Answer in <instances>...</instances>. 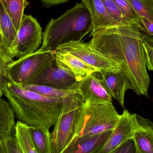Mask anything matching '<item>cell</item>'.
Listing matches in <instances>:
<instances>
[{"label":"cell","mask_w":153,"mask_h":153,"mask_svg":"<svg viewBox=\"0 0 153 153\" xmlns=\"http://www.w3.org/2000/svg\"><path fill=\"white\" fill-rule=\"evenodd\" d=\"M143 33L137 24L121 25L95 31L89 43L119 65L137 95L149 98L151 80L144 57Z\"/></svg>","instance_id":"1"},{"label":"cell","mask_w":153,"mask_h":153,"mask_svg":"<svg viewBox=\"0 0 153 153\" xmlns=\"http://www.w3.org/2000/svg\"><path fill=\"white\" fill-rule=\"evenodd\" d=\"M102 1L109 15L119 26L132 24L129 23L125 19L113 0H102Z\"/></svg>","instance_id":"26"},{"label":"cell","mask_w":153,"mask_h":153,"mask_svg":"<svg viewBox=\"0 0 153 153\" xmlns=\"http://www.w3.org/2000/svg\"><path fill=\"white\" fill-rule=\"evenodd\" d=\"M85 102L78 93L68 98L51 133L52 153H60L75 137L76 118L82 104Z\"/></svg>","instance_id":"6"},{"label":"cell","mask_w":153,"mask_h":153,"mask_svg":"<svg viewBox=\"0 0 153 153\" xmlns=\"http://www.w3.org/2000/svg\"><path fill=\"white\" fill-rule=\"evenodd\" d=\"M16 30L19 28L25 8L29 4L27 0H0Z\"/></svg>","instance_id":"20"},{"label":"cell","mask_w":153,"mask_h":153,"mask_svg":"<svg viewBox=\"0 0 153 153\" xmlns=\"http://www.w3.org/2000/svg\"><path fill=\"white\" fill-rule=\"evenodd\" d=\"M42 38V29L37 20L24 14L16 37L6 52L13 58L30 54L39 49Z\"/></svg>","instance_id":"7"},{"label":"cell","mask_w":153,"mask_h":153,"mask_svg":"<svg viewBox=\"0 0 153 153\" xmlns=\"http://www.w3.org/2000/svg\"><path fill=\"white\" fill-rule=\"evenodd\" d=\"M6 153H23L17 143L14 135H11L4 139Z\"/></svg>","instance_id":"28"},{"label":"cell","mask_w":153,"mask_h":153,"mask_svg":"<svg viewBox=\"0 0 153 153\" xmlns=\"http://www.w3.org/2000/svg\"><path fill=\"white\" fill-rule=\"evenodd\" d=\"M12 57L5 50L0 48V96H2V88L3 85L4 81L5 79L4 73L5 70L9 63L13 61Z\"/></svg>","instance_id":"27"},{"label":"cell","mask_w":153,"mask_h":153,"mask_svg":"<svg viewBox=\"0 0 153 153\" xmlns=\"http://www.w3.org/2000/svg\"><path fill=\"white\" fill-rule=\"evenodd\" d=\"M137 126L136 114H131L127 110H124L107 142L97 153H108L126 141L133 139Z\"/></svg>","instance_id":"10"},{"label":"cell","mask_w":153,"mask_h":153,"mask_svg":"<svg viewBox=\"0 0 153 153\" xmlns=\"http://www.w3.org/2000/svg\"><path fill=\"white\" fill-rule=\"evenodd\" d=\"M29 131L38 153H52L51 133L44 126H28Z\"/></svg>","instance_id":"19"},{"label":"cell","mask_w":153,"mask_h":153,"mask_svg":"<svg viewBox=\"0 0 153 153\" xmlns=\"http://www.w3.org/2000/svg\"><path fill=\"white\" fill-rule=\"evenodd\" d=\"M143 50L146 68L150 71L153 70V36L144 33L143 35Z\"/></svg>","instance_id":"25"},{"label":"cell","mask_w":153,"mask_h":153,"mask_svg":"<svg viewBox=\"0 0 153 153\" xmlns=\"http://www.w3.org/2000/svg\"><path fill=\"white\" fill-rule=\"evenodd\" d=\"M137 128L133 140L136 153H153V123L136 114Z\"/></svg>","instance_id":"15"},{"label":"cell","mask_w":153,"mask_h":153,"mask_svg":"<svg viewBox=\"0 0 153 153\" xmlns=\"http://www.w3.org/2000/svg\"><path fill=\"white\" fill-rule=\"evenodd\" d=\"M117 6L120 11L125 19L129 23L132 24H137L140 26L145 33L141 22V19L137 13L134 10L132 5L127 0H113Z\"/></svg>","instance_id":"23"},{"label":"cell","mask_w":153,"mask_h":153,"mask_svg":"<svg viewBox=\"0 0 153 153\" xmlns=\"http://www.w3.org/2000/svg\"><path fill=\"white\" fill-rule=\"evenodd\" d=\"M109 94L125 108V96L128 89L132 90L127 77L121 70L117 72H95Z\"/></svg>","instance_id":"12"},{"label":"cell","mask_w":153,"mask_h":153,"mask_svg":"<svg viewBox=\"0 0 153 153\" xmlns=\"http://www.w3.org/2000/svg\"><path fill=\"white\" fill-rule=\"evenodd\" d=\"M112 131L95 135L74 137L60 153H97L105 144Z\"/></svg>","instance_id":"13"},{"label":"cell","mask_w":153,"mask_h":153,"mask_svg":"<svg viewBox=\"0 0 153 153\" xmlns=\"http://www.w3.org/2000/svg\"><path fill=\"white\" fill-rule=\"evenodd\" d=\"M15 115L10 103L0 96V137L12 135L15 131Z\"/></svg>","instance_id":"18"},{"label":"cell","mask_w":153,"mask_h":153,"mask_svg":"<svg viewBox=\"0 0 153 153\" xmlns=\"http://www.w3.org/2000/svg\"><path fill=\"white\" fill-rule=\"evenodd\" d=\"M120 117L113 104H94L84 102L76 118L75 137L95 135L112 131Z\"/></svg>","instance_id":"4"},{"label":"cell","mask_w":153,"mask_h":153,"mask_svg":"<svg viewBox=\"0 0 153 153\" xmlns=\"http://www.w3.org/2000/svg\"><path fill=\"white\" fill-rule=\"evenodd\" d=\"M2 90L19 121L28 126H44L49 129L56 123L64 103L69 98L47 97L6 79Z\"/></svg>","instance_id":"2"},{"label":"cell","mask_w":153,"mask_h":153,"mask_svg":"<svg viewBox=\"0 0 153 153\" xmlns=\"http://www.w3.org/2000/svg\"><path fill=\"white\" fill-rule=\"evenodd\" d=\"M76 91L85 101L92 104H112V97L107 92L95 72L78 82Z\"/></svg>","instance_id":"11"},{"label":"cell","mask_w":153,"mask_h":153,"mask_svg":"<svg viewBox=\"0 0 153 153\" xmlns=\"http://www.w3.org/2000/svg\"><path fill=\"white\" fill-rule=\"evenodd\" d=\"M42 4L46 8H49L60 4L67 2L70 0H40Z\"/></svg>","instance_id":"31"},{"label":"cell","mask_w":153,"mask_h":153,"mask_svg":"<svg viewBox=\"0 0 153 153\" xmlns=\"http://www.w3.org/2000/svg\"><path fill=\"white\" fill-rule=\"evenodd\" d=\"M93 30L90 13L82 3H77L56 19L52 18L43 33L40 51H54L59 46L82 39Z\"/></svg>","instance_id":"3"},{"label":"cell","mask_w":153,"mask_h":153,"mask_svg":"<svg viewBox=\"0 0 153 153\" xmlns=\"http://www.w3.org/2000/svg\"><path fill=\"white\" fill-rule=\"evenodd\" d=\"M77 83L73 74L59 66L55 59L33 79L31 85L61 90H76Z\"/></svg>","instance_id":"9"},{"label":"cell","mask_w":153,"mask_h":153,"mask_svg":"<svg viewBox=\"0 0 153 153\" xmlns=\"http://www.w3.org/2000/svg\"><path fill=\"white\" fill-rule=\"evenodd\" d=\"M108 153H136L133 139L126 141Z\"/></svg>","instance_id":"29"},{"label":"cell","mask_w":153,"mask_h":153,"mask_svg":"<svg viewBox=\"0 0 153 153\" xmlns=\"http://www.w3.org/2000/svg\"><path fill=\"white\" fill-rule=\"evenodd\" d=\"M87 7L92 18L93 30L90 36L95 31L119 26L109 15L102 0H81Z\"/></svg>","instance_id":"16"},{"label":"cell","mask_w":153,"mask_h":153,"mask_svg":"<svg viewBox=\"0 0 153 153\" xmlns=\"http://www.w3.org/2000/svg\"><path fill=\"white\" fill-rule=\"evenodd\" d=\"M15 139L23 153H38L28 129V126L18 121L15 124Z\"/></svg>","instance_id":"21"},{"label":"cell","mask_w":153,"mask_h":153,"mask_svg":"<svg viewBox=\"0 0 153 153\" xmlns=\"http://www.w3.org/2000/svg\"><path fill=\"white\" fill-rule=\"evenodd\" d=\"M55 50L73 55L96 68L99 72L120 71L118 64L92 47L89 42L84 43L81 40L68 42L59 46Z\"/></svg>","instance_id":"8"},{"label":"cell","mask_w":153,"mask_h":153,"mask_svg":"<svg viewBox=\"0 0 153 153\" xmlns=\"http://www.w3.org/2000/svg\"><path fill=\"white\" fill-rule=\"evenodd\" d=\"M20 85L27 90H30L47 97L55 99H66L69 98L77 93L76 90H61L36 85Z\"/></svg>","instance_id":"22"},{"label":"cell","mask_w":153,"mask_h":153,"mask_svg":"<svg viewBox=\"0 0 153 153\" xmlns=\"http://www.w3.org/2000/svg\"><path fill=\"white\" fill-rule=\"evenodd\" d=\"M141 22L144 29L145 33L153 36V21L145 18H142Z\"/></svg>","instance_id":"30"},{"label":"cell","mask_w":153,"mask_h":153,"mask_svg":"<svg viewBox=\"0 0 153 153\" xmlns=\"http://www.w3.org/2000/svg\"><path fill=\"white\" fill-rule=\"evenodd\" d=\"M0 153H5L3 138L0 137Z\"/></svg>","instance_id":"32"},{"label":"cell","mask_w":153,"mask_h":153,"mask_svg":"<svg viewBox=\"0 0 153 153\" xmlns=\"http://www.w3.org/2000/svg\"><path fill=\"white\" fill-rule=\"evenodd\" d=\"M55 59L54 51H40L24 56L9 64L5 79L19 85H31L35 78Z\"/></svg>","instance_id":"5"},{"label":"cell","mask_w":153,"mask_h":153,"mask_svg":"<svg viewBox=\"0 0 153 153\" xmlns=\"http://www.w3.org/2000/svg\"><path fill=\"white\" fill-rule=\"evenodd\" d=\"M141 19L153 21V0H127Z\"/></svg>","instance_id":"24"},{"label":"cell","mask_w":153,"mask_h":153,"mask_svg":"<svg viewBox=\"0 0 153 153\" xmlns=\"http://www.w3.org/2000/svg\"><path fill=\"white\" fill-rule=\"evenodd\" d=\"M57 64L72 73L79 82L92 74L99 72L96 68L69 53L54 51Z\"/></svg>","instance_id":"14"},{"label":"cell","mask_w":153,"mask_h":153,"mask_svg":"<svg viewBox=\"0 0 153 153\" xmlns=\"http://www.w3.org/2000/svg\"><path fill=\"white\" fill-rule=\"evenodd\" d=\"M17 31L0 1V48L7 51L14 40Z\"/></svg>","instance_id":"17"}]
</instances>
